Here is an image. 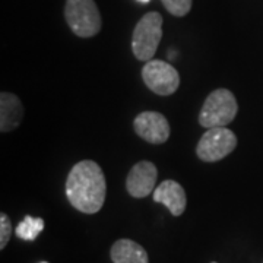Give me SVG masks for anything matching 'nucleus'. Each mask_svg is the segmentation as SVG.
I'll list each match as a JSON object with an SVG mask.
<instances>
[{
    "mask_svg": "<svg viewBox=\"0 0 263 263\" xmlns=\"http://www.w3.org/2000/svg\"><path fill=\"white\" fill-rule=\"evenodd\" d=\"M107 183L101 167L91 160L75 164L66 180V196L70 205L84 214H97L105 202Z\"/></svg>",
    "mask_w": 263,
    "mask_h": 263,
    "instance_id": "obj_1",
    "label": "nucleus"
},
{
    "mask_svg": "<svg viewBox=\"0 0 263 263\" xmlns=\"http://www.w3.org/2000/svg\"><path fill=\"white\" fill-rule=\"evenodd\" d=\"M238 104L234 94L226 88L215 89L208 95L199 113V124L205 129L226 127L235 119Z\"/></svg>",
    "mask_w": 263,
    "mask_h": 263,
    "instance_id": "obj_2",
    "label": "nucleus"
},
{
    "mask_svg": "<svg viewBox=\"0 0 263 263\" xmlns=\"http://www.w3.org/2000/svg\"><path fill=\"white\" fill-rule=\"evenodd\" d=\"M162 37V16L158 12H149L136 24L133 37H132V50L138 60L149 62L157 53Z\"/></svg>",
    "mask_w": 263,
    "mask_h": 263,
    "instance_id": "obj_3",
    "label": "nucleus"
},
{
    "mask_svg": "<svg viewBox=\"0 0 263 263\" xmlns=\"http://www.w3.org/2000/svg\"><path fill=\"white\" fill-rule=\"evenodd\" d=\"M65 18L78 37H94L101 29V15L94 0H66Z\"/></svg>",
    "mask_w": 263,
    "mask_h": 263,
    "instance_id": "obj_4",
    "label": "nucleus"
},
{
    "mask_svg": "<svg viewBox=\"0 0 263 263\" xmlns=\"http://www.w3.org/2000/svg\"><path fill=\"white\" fill-rule=\"evenodd\" d=\"M237 146V136L227 127H212L205 132L196 146L197 157L205 162H216L230 155Z\"/></svg>",
    "mask_w": 263,
    "mask_h": 263,
    "instance_id": "obj_5",
    "label": "nucleus"
},
{
    "mask_svg": "<svg viewBox=\"0 0 263 263\" xmlns=\"http://www.w3.org/2000/svg\"><path fill=\"white\" fill-rule=\"evenodd\" d=\"M142 79L152 92L171 95L180 86V76L176 67L164 60H149L142 69Z\"/></svg>",
    "mask_w": 263,
    "mask_h": 263,
    "instance_id": "obj_6",
    "label": "nucleus"
},
{
    "mask_svg": "<svg viewBox=\"0 0 263 263\" xmlns=\"http://www.w3.org/2000/svg\"><path fill=\"white\" fill-rule=\"evenodd\" d=\"M135 132L143 141L152 145H160L170 138V123L165 116L157 111H143L133 122Z\"/></svg>",
    "mask_w": 263,
    "mask_h": 263,
    "instance_id": "obj_7",
    "label": "nucleus"
},
{
    "mask_svg": "<svg viewBox=\"0 0 263 263\" xmlns=\"http://www.w3.org/2000/svg\"><path fill=\"white\" fill-rule=\"evenodd\" d=\"M158 170L151 161H141L135 164L127 174L126 189L133 197H146L155 190Z\"/></svg>",
    "mask_w": 263,
    "mask_h": 263,
    "instance_id": "obj_8",
    "label": "nucleus"
},
{
    "mask_svg": "<svg viewBox=\"0 0 263 263\" xmlns=\"http://www.w3.org/2000/svg\"><path fill=\"white\" fill-rule=\"evenodd\" d=\"M152 195L157 203L165 205L174 216H180L186 211V205H187L186 192L181 187V184L174 180L162 181L160 186L154 190Z\"/></svg>",
    "mask_w": 263,
    "mask_h": 263,
    "instance_id": "obj_9",
    "label": "nucleus"
},
{
    "mask_svg": "<svg viewBox=\"0 0 263 263\" xmlns=\"http://www.w3.org/2000/svg\"><path fill=\"white\" fill-rule=\"evenodd\" d=\"M24 116V107L16 95L10 92L0 94V130L2 133L13 130L19 126Z\"/></svg>",
    "mask_w": 263,
    "mask_h": 263,
    "instance_id": "obj_10",
    "label": "nucleus"
},
{
    "mask_svg": "<svg viewBox=\"0 0 263 263\" xmlns=\"http://www.w3.org/2000/svg\"><path fill=\"white\" fill-rule=\"evenodd\" d=\"M110 256L113 263H149L146 250L129 238L117 240L110 250Z\"/></svg>",
    "mask_w": 263,
    "mask_h": 263,
    "instance_id": "obj_11",
    "label": "nucleus"
},
{
    "mask_svg": "<svg viewBox=\"0 0 263 263\" xmlns=\"http://www.w3.org/2000/svg\"><path fill=\"white\" fill-rule=\"evenodd\" d=\"M43 230H44V221L41 218H32V216L27 215L24 218V221L18 224L15 234L21 240L34 241Z\"/></svg>",
    "mask_w": 263,
    "mask_h": 263,
    "instance_id": "obj_12",
    "label": "nucleus"
},
{
    "mask_svg": "<svg viewBox=\"0 0 263 263\" xmlns=\"http://www.w3.org/2000/svg\"><path fill=\"white\" fill-rule=\"evenodd\" d=\"M164 8L168 10L173 16L181 18L187 15L192 9V0H161Z\"/></svg>",
    "mask_w": 263,
    "mask_h": 263,
    "instance_id": "obj_13",
    "label": "nucleus"
},
{
    "mask_svg": "<svg viewBox=\"0 0 263 263\" xmlns=\"http://www.w3.org/2000/svg\"><path fill=\"white\" fill-rule=\"evenodd\" d=\"M12 235V224H10L9 216L6 214H0V249L3 250L10 240Z\"/></svg>",
    "mask_w": 263,
    "mask_h": 263,
    "instance_id": "obj_14",
    "label": "nucleus"
},
{
    "mask_svg": "<svg viewBox=\"0 0 263 263\" xmlns=\"http://www.w3.org/2000/svg\"><path fill=\"white\" fill-rule=\"evenodd\" d=\"M139 2H142V3H146V2H149V0H139Z\"/></svg>",
    "mask_w": 263,
    "mask_h": 263,
    "instance_id": "obj_15",
    "label": "nucleus"
},
{
    "mask_svg": "<svg viewBox=\"0 0 263 263\" xmlns=\"http://www.w3.org/2000/svg\"><path fill=\"white\" fill-rule=\"evenodd\" d=\"M43 263H47V262H43Z\"/></svg>",
    "mask_w": 263,
    "mask_h": 263,
    "instance_id": "obj_16",
    "label": "nucleus"
},
{
    "mask_svg": "<svg viewBox=\"0 0 263 263\" xmlns=\"http://www.w3.org/2000/svg\"><path fill=\"white\" fill-rule=\"evenodd\" d=\"M212 263H216V262H212Z\"/></svg>",
    "mask_w": 263,
    "mask_h": 263,
    "instance_id": "obj_17",
    "label": "nucleus"
}]
</instances>
